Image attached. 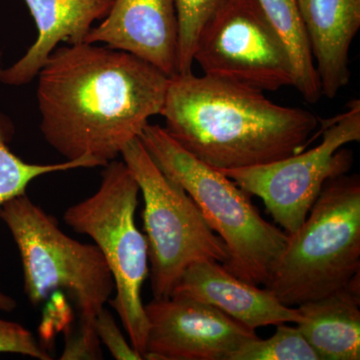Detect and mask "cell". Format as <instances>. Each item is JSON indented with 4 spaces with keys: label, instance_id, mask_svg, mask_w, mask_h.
<instances>
[{
    "label": "cell",
    "instance_id": "cell-4",
    "mask_svg": "<svg viewBox=\"0 0 360 360\" xmlns=\"http://www.w3.org/2000/svg\"><path fill=\"white\" fill-rule=\"evenodd\" d=\"M0 219L20 251L23 288L30 302L37 307L54 291H63L79 314L75 335L99 345L94 323L115 290L110 267L99 248L70 238L56 217L27 194L4 203Z\"/></svg>",
    "mask_w": 360,
    "mask_h": 360
},
{
    "label": "cell",
    "instance_id": "cell-17",
    "mask_svg": "<svg viewBox=\"0 0 360 360\" xmlns=\"http://www.w3.org/2000/svg\"><path fill=\"white\" fill-rule=\"evenodd\" d=\"M14 131L13 122L0 112V207L7 201L26 194L30 182L41 175L101 167L98 161L89 156L54 165L25 162L9 148Z\"/></svg>",
    "mask_w": 360,
    "mask_h": 360
},
{
    "label": "cell",
    "instance_id": "cell-8",
    "mask_svg": "<svg viewBox=\"0 0 360 360\" xmlns=\"http://www.w3.org/2000/svg\"><path fill=\"white\" fill-rule=\"evenodd\" d=\"M360 141V101L326 122L321 143L283 160L258 167L219 170L243 191L264 201L267 212L288 234L307 219L329 179L349 172L354 155L343 146Z\"/></svg>",
    "mask_w": 360,
    "mask_h": 360
},
{
    "label": "cell",
    "instance_id": "cell-13",
    "mask_svg": "<svg viewBox=\"0 0 360 360\" xmlns=\"http://www.w3.org/2000/svg\"><path fill=\"white\" fill-rule=\"evenodd\" d=\"M322 96L349 84V51L360 28V0H297Z\"/></svg>",
    "mask_w": 360,
    "mask_h": 360
},
{
    "label": "cell",
    "instance_id": "cell-12",
    "mask_svg": "<svg viewBox=\"0 0 360 360\" xmlns=\"http://www.w3.org/2000/svg\"><path fill=\"white\" fill-rule=\"evenodd\" d=\"M170 296L207 303L252 329L303 321L297 307H286L267 288L246 283L210 260L191 265Z\"/></svg>",
    "mask_w": 360,
    "mask_h": 360
},
{
    "label": "cell",
    "instance_id": "cell-1",
    "mask_svg": "<svg viewBox=\"0 0 360 360\" xmlns=\"http://www.w3.org/2000/svg\"><path fill=\"white\" fill-rule=\"evenodd\" d=\"M39 129L66 160L105 167L160 115L170 77L112 47L82 42L56 47L37 75Z\"/></svg>",
    "mask_w": 360,
    "mask_h": 360
},
{
    "label": "cell",
    "instance_id": "cell-7",
    "mask_svg": "<svg viewBox=\"0 0 360 360\" xmlns=\"http://www.w3.org/2000/svg\"><path fill=\"white\" fill-rule=\"evenodd\" d=\"M120 155L143 198L142 220L153 298L170 297L182 274L196 262L224 264L229 253L222 239L189 194L161 172L141 139L129 142Z\"/></svg>",
    "mask_w": 360,
    "mask_h": 360
},
{
    "label": "cell",
    "instance_id": "cell-16",
    "mask_svg": "<svg viewBox=\"0 0 360 360\" xmlns=\"http://www.w3.org/2000/svg\"><path fill=\"white\" fill-rule=\"evenodd\" d=\"M257 2L290 52L295 70L293 86L307 103H317L322 96L321 84L297 0H257Z\"/></svg>",
    "mask_w": 360,
    "mask_h": 360
},
{
    "label": "cell",
    "instance_id": "cell-3",
    "mask_svg": "<svg viewBox=\"0 0 360 360\" xmlns=\"http://www.w3.org/2000/svg\"><path fill=\"white\" fill-rule=\"evenodd\" d=\"M139 139L161 172L189 194L224 241L229 253L222 264L225 269L246 283L266 285L288 245V234L260 215L250 194L189 153L165 127L148 123Z\"/></svg>",
    "mask_w": 360,
    "mask_h": 360
},
{
    "label": "cell",
    "instance_id": "cell-11",
    "mask_svg": "<svg viewBox=\"0 0 360 360\" xmlns=\"http://www.w3.org/2000/svg\"><path fill=\"white\" fill-rule=\"evenodd\" d=\"M150 63L168 77L179 75V21L174 0H115L110 13L87 34Z\"/></svg>",
    "mask_w": 360,
    "mask_h": 360
},
{
    "label": "cell",
    "instance_id": "cell-19",
    "mask_svg": "<svg viewBox=\"0 0 360 360\" xmlns=\"http://www.w3.org/2000/svg\"><path fill=\"white\" fill-rule=\"evenodd\" d=\"M179 21V73L191 72L193 56L208 21L229 0H174Z\"/></svg>",
    "mask_w": 360,
    "mask_h": 360
},
{
    "label": "cell",
    "instance_id": "cell-18",
    "mask_svg": "<svg viewBox=\"0 0 360 360\" xmlns=\"http://www.w3.org/2000/svg\"><path fill=\"white\" fill-rule=\"evenodd\" d=\"M267 340L255 338L241 345L229 360H321L298 328L277 324Z\"/></svg>",
    "mask_w": 360,
    "mask_h": 360
},
{
    "label": "cell",
    "instance_id": "cell-20",
    "mask_svg": "<svg viewBox=\"0 0 360 360\" xmlns=\"http://www.w3.org/2000/svg\"><path fill=\"white\" fill-rule=\"evenodd\" d=\"M0 354H20L39 360L52 359L32 331L18 322L2 319H0Z\"/></svg>",
    "mask_w": 360,
    "mask_h": 360
},
{
    "label": "cell",
    "instance_id": "cell-14",
    "mask_svg": "<svg viewBox=\"0 0 360 360\" xmlns=\"http://www.w3.org/2000/svg\"><path fill=\"white\" fill-rule=\"evenodd\" d=\"M37 27V39L11 68L0 70L2 84H30L60 42L79 44L96 21L110 13L115 0H25Z\"/></svg>",
    "mask_w": 360,
    "mask_h": 360
},
{
    "label": "cell",
    "instance_id": "cell-21",
    "mask_svg": "<svg viewBox=\"0 0 360 360\" xmlns=\"http://www.w3.org/2000/svg\"><path fill=\"white\" fill-rule=\"evenodd\" d=\"M96 333L99 341L110 350L113 359L117 360H141L142 357L137 354L129 341L125 340L112 315L108 309H103L96 316L94 323Z\"/></svg>",
    "mask_w": 360,
    "mask_h": 360
},
{
    "label": "cell",
    "instance_id": "cell-6",
    "mask_svg": "<svg viewBox=\"0 0 360 360\" xmlns=\"http://www.w3.org/2000/svg\"><path fill=\"white\" fill-rule=\"evenodd\" d=\"M139 193L127 165L110 161L104 167L96 193L68 207L63 220L77 233L89 236L103 253L115 285L111 307L130 345L143 359L148 321L141 292L149 276V258L146 236L135 224Z\"/></svg>",
    "mask_w": 360,
    "mask_h": 360
},
{
    "label": "cell",
    "instance_id": "cell-15",
    "mask_svg": "<svg viewBox=\"0 0 360 360\" xmlns=\"http://www.w3.org/2000/svg\"><path fill=\"white\" fill-rule=\"evenodd\" d=\"M300 333L321 360L360 359V272L330 295L302 303Z\"/></svg>",
    "mask_w": 360,
    "mask_h": 360
},
{
    "label": "cell",
    "instance_id": "cell-10",
    "mask_svg": "<svg viewBox=\"0 0 360 360\" xmlns=\"http://www.w3.org/2000/svg\"><path fill=\"white\" fill-rule=\"evenodd\" d=\"M144 309L148 333L143 359L229 360L241 345L258 338L255 329L191 298H153Z\"/></svg>",
    "mask_w": 360,
    "mask_h": 360
},
{
    "label": "cell",
    "instance_id": "cell-2",
    "mask_svg": "<svg viewBox=\"0 0 360 360\" xmlns=\"http://www.w3.org/2000/svg\"><path fill=\"white\" fill-rule=\"evenodd\" d=\"M160 115L177 143L219 170L302 153L319 125L314 113L272 103L262 90L193 71L170 77Z\"/></svg>",
    "mask_w": 360,
    "mask_h": 360
},
{
    "label": "cell",
    "instance_id": "cell-9",
    "mask_svg": "<svg viewBox=\"0 0 360 360\" xmlns=\"http://www.w3.org/2000/svg\"><path fill=\"white\" fill-rule=\"evenodd\" d=\"M203 75L262 91L295 85L288 47L257 0H229L201 32L193 63Z\"/></svg>",
    "mask_w": 360,
    "mask_h": 360
},
{
    "label": "cell",
    "instance_id": "cell-22",
    "mask_svg": "<svg viewBox=\"0 0 360 360\" xmlns=\"http://www.w3.org/2000/svg\"><path fill=\"white\" fill-rule=\"evenodd\" d=\"M16 307H18L16 300L0 290V310L1 311L11 312L13 311Z\"/></svg>",
    "mask_w": 360,
    "mask_h": 360
},
{
    "label": "cell",
    "instance_id": "cell-5",
    "mask_svg": "<svg viewBox=\"0 0 360 360\" xmlns=\"http://www.w3.org/2000/svg\"><path fill=\"white\" fill-rule=\"evenodd\" d=\"M360 272V180L341 175L322 187L302 226L288 234L264 286L286 307L319 300Z\"/></svg>",
    "mask_w": 360,
    "mask_h": 360
}]
</instances>
